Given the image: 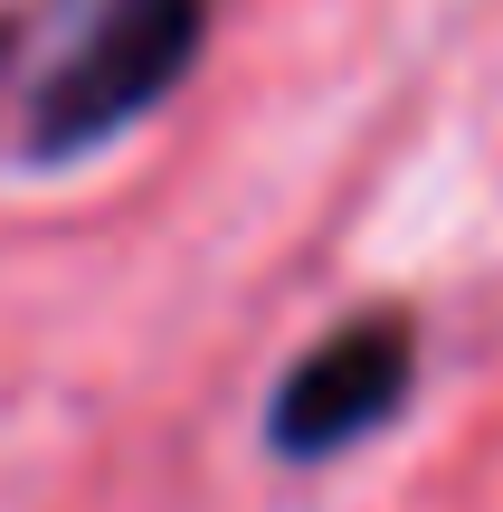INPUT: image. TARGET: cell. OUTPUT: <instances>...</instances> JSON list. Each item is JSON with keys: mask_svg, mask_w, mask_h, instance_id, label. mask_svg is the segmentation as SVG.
Returning a JSON list of instances; mask_svg holds the SVG:
<instances>
[{"mask_svg": "<svg viewBox=\"0 0 503 512\" xmlns=\"http://www.w3.org/2000/svg\"><path fill=\"white\" fill-rule=\"evenodd\" d=\"M200 29H209V0H86L76 38L29 86V152L67 162V152H95L114 133H133L190 76Z\"/></svg>", "mask_w": 503, "mask_h": 512, "instance_id": "cell-1", "label": "cell"}, {"mask_svg": "<svg viewBox=\"0 0 503 512\" xmlns=\"http://www.w3.org/2000/svg\"><path fill=\"white\" fill-rule=\"evenodd\" d=\"M409 380H418V323H409V313H399V304L342 313L323 342H304L295 361H285L276 399H266V456L333 465L342 446L380 437V427L399 418Z\"/></svg>", "mask_w": 503, "mask_h": 512, "instance_id": "cell-2", "label": "cell"}, {"mask_svg": "<svg viewBox=\"0 0 503 512\" xmlns=\"http://www.w3.org/2000/svg\"><path fill=\"white\" fill-rule=\"evenodd\" d=\"M0 67H10V29H0Z\"/></svg>", "mask_w": 503, "mask_h": 512, "instance_id": "cell-3", "label": "cell"}]
</instances>
